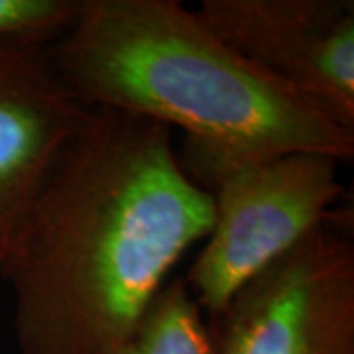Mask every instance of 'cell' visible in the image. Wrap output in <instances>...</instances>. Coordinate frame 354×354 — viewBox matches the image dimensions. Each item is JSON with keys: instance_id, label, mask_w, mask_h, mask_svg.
<instances>
[{"instance_id": "6da1fadb", "label": "cell", "mask_w": 354, "mask_h": 354, "mask_svg": "<svg viewBox=\"0 0 354 354\" xmlns=\"http://www.w3.org/2000/svg\"><path fill=\"white\" fill-rule=\"evenodd\" d=\"M213 225L171 128L91 109L0 268L20 354H104Z\"/></svg>"}, {"instance_id": "7a4b0ae2", "label": "cell", "mask_w": 354, "mask_h": 354, "mask_svg": "<svg viewBox=\"0 0 354 354\" xmlns=\"http://www.w3.org/2000/svg\"><path fill=\"white\" fill-rule=\"evenodd\" d=\"M88 109L136 114L236 153L354 156V132L230 50L177 0H83L51 46Z\"/></svg>"}, {"instance_id": "3957f363", "label": "cell", "mask_w": 354, "mask_h": 354, "mask_svg": "<svg viewBox=\"0 0 354 354\" xmlns=\"http://www.w3.org/2000/svg\"><path fill=\"white\" fill-rule=\"evenodd\" d=\"M179 160L213 197V225L185 283L215 321L260 272L333 218L342 193L327 153H236L185 138Z\"/></svg>"}, {"instance_id": "277c9868", "label": "cell", "mask_w": 354, "mask_h": 354, "mask_svg": "<svg viewBox=\"0 0 354 354\" xmlns=\"http://www.w3.org/2000/svg\"><path fill=\"white\" fill-rule=\"evenodd\" d=\"M216 354H354V246L333 216L213 321Z\"/></svg>"}, {"instance_id": "5b68a950", "label": "cell", "mask_w": 354, "mask_h": 354, "mask_svg": "<svg viewBox=\"0 0 354 354\" xmlns=\"http://www.w3.org/2000/svg\"><path fill=\"white\" fill-rule=\"evenodd\" d=\"M195 12L230 50L354 132L353 0H203Z\"/></svg>"}, {"instance_id": "8992f818", "label": "cell", "mask_w": 354, "mask_h": 354, "mask_svg": "<svg viewBox=\"0 0 354 354\" xmlns=\"http://www.w3.org/2000/svg\"><path fill=\"white\" fill-rule=\"evenodd\" d=\"M88 111L64 83L51 46L0 44V268Z\"/></svg>"}, {"instance_id": "52a82bcc", "label": "cell", "mask_w": 354, "mask_h": 354, "mask_svg": "<svg viewBox=\"0 0 354 354\" xmlns=\"http://www.w3.org/2000/svg\"><path fill=\"white\" fill-rule=\"evenodd\" d=\"M104 354H216L215 333L179 278L158 291L136 327Z\"/></svg>"}, {"instance_id": "ba28073f", "label": "cell", "mask_w": 354, "mask_h": 354, "mask_svg": "<svg viewBox=\"0 0 354 354\" xmlns=\"http://www.w3.org/2000/svg\"><path fill=\"white\" fill-rule=\"evenodd\" d=\"M81 10L83 0H0V44L53 46Z\"/></svg>"}]
</instances>
